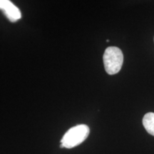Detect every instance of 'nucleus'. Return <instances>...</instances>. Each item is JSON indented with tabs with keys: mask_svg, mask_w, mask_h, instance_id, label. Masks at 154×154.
I'll list each match as a JSON object with an SVG mask.
<instances>
[{
	"mask_svg": "<svg viewBox=\"0 0 154 154\" xmlns=\"http://www.w3.org/2000/svg\"><path fill=\"white\" fill-rule=\"evenodd\" d=\"M90 129L85 124L77 125L68 130L61 140L63 148L72 149L84 142L89 135Z\"/></svg>",
	"mask_w": 154,
	"mask_h": 154,
	"instance_id": "nucleus-1",
	"label": "nucleus"
},
{
	"mask_svg": "<svg viewBox=\"0 0 154 154\" xmlns=\"http://www.w3.org/2000/svg\"><path fill=\"white\" fill-rule=\"evenodd\" d=\"M105 70L108 74L113 75L120 72L124 63V54L118 47H109L103 57Z\"/></svg>",
	"mask_w": 154,
	"mask_h": 154,
	"instance_id": "nucleus-2",
	"label": "nucleus"
},
{
	"mask_svg": "<svg viewBox=\"0 0 154 154\" xmlns=\"http://www.w3.org/2000/svg\"><path fill=\"white\" fill-rule=\"evenodd\" d=\"M0 9L10 22H17L22 17L18 7L9 0H0Z\"/></svg>",
	"mask_w": 154,
	"mask_h": 154,
	"instance_id": "nucleus-3",
	"label": "nucleus"
},
{
	"mask_svg": "<svg viewBox=\"0 0 154 154\" xmlns=\"http://www.w3.org/2000/svg\"><path fill=\"white\" fill-rule=\"evenodd\" d=\"M143 125L149 134L154 136V113H147L143 116Z\"/></svg>",
	"mask_w": 154,
	"mask_h": 154,
	"instance_id": "nucleus-4",
	"label": "nucleus"
}]
</instances>
